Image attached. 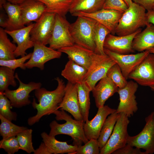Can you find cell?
Instances as JSON below:
<instances>
[{"instance_id": "obj_1", "label": "cell", "mask_w": 154, "mask_h": 154, "mask_svg": "<svg viewBox=\"0 0 154 154\" xmlns=\"http://www.w3.org/2000/svg\"><path fill=\"white\" fill-rule=\"evenodd\" d=\"M55 80L58 85L54 90L50 91L41 87L35 90V95L38 103L34 98L32 104L37 112L35 115L28 118L27 123L30 126L38 122L43 116L52 114L58 110L65 94L66 85L63 80L59 77H57Z\"/></svg>"}, {"instance_id": "obj_2", "label": "cell", "mask_w": 154, "mask_h": 154, "mask_svg": "<svg viewBox=\"0 0 154 154\" xmlns=\"http://www.w3.org/2000/svg\"><path fill=\"white\" fill-rule=\"evenodd\" d=\"M52 114L55 115L57 120H64L66 122L60 124L55 120L52 121L49 124L50 129L49 135L54 137L60 134L68 135L73 139V145L78 147L88 141L84 131L85 122L83 120H78L72 119L65 111L62 109L57 110Z\"/></svg>"}, {"instance_id": "obj_3", "label": "cell", "mask_w": 154, "mask_h": 154, "mask_svg": "<svg viewBox=\"0 0 154 154\" xmlns=\"http://www.w3.org/2000/svg\"><path fill=\"white\" fill-rule=\"evenodd\" d=\"M146 9L132 2L120 18L115 31L119 36L133 33L148 23L146 18Z\"/></svg>"}, {"instance_id": "obj_4", "label": "cell", "mask_w": 154, "mask_h": 154, "mask_svg": "<svg viewBox=\"0 0 154 154\" xmlns=\"http://www.w3.org/2000/svg\"><path fill=\"white\" fill-rule=\"evenodd\" d=\"M77 17L70 26V34L75 44L94 52V31L97 21L86 16Z\"/></svg>"}, {"instance_id": "obj_5", "label": "cell", "mask_w": 154, "mask_h": 154, "mask_svg": "<svg viewBox=\"0 0 154 154\" xmlns=\"http://www.w3.org/2000/svg\"><path fill=\"white\" fill-rule=\"evenodd\" d=\"M128 117L123 113H119L113 131L104 146L100 150V154H112L127 144L129 136L127 127Z\"/></svg>"}, {"instance_id": "obj_6", "label": "cell", "mask_w": 154, "mask_h": 154, "mask_svg": "<svg viewBox=\"0 0 154 154\" xmlns=\"http://www.w3.org/2000/svg\"><path fill=\"white\" fill-rule=\"evenodd\" d=\"M70 25L65 17L56 14L52 33L48 43L49 47L58 50L75 44L70 31Z\"/></svg>"}, {"instance_id": "obj_7", "label": "cell", "mask_w": 154, "mask_h": 154, "mask_svg": "<svg viewBox=\"0 0 154 154\" xmlns=\"http://www.w3.org/2000/svg\"><path fill=\"white\" fill-rule=\"evenodd\" d=\"M145 124L142 130L134 136H129L127 143L145 150L146 154L154 153V112L145 119Z\"/></svg>"}, {"instance_id": "obj_8", "label": "cell", "mask_w": 154, "mask_h": 154, "mask_svg": "<svg viewBox=\"0 0 154 154\" xmlns=\"http://www.w3.org/2000/svg\"><path fill=\"white\" fill-rule=\"evenodd\" d=\"M116 62L106 54L100 55L94 53L91 65L88 70L84 81L91 91L98 82L106 76L110 68Z\"/></svg>"}, {"instance_id": "obj_9", "label": "cell", "mask_w": 154, "mask_h": 154, "mask_svg": "<svg viewBox=\"0 0 154 154\" xmlns=\"http://www.w3.org/2000/svg\"><path fill=\"white\" fill-rule=\"evenodd\" d=\"M15 76L19 82L18 88L13 90L8 89L3 93L10 100L12 107L20 108L31 104L29 99L30 93L40 88L42 84L40 82H34L27 84L24 83L20 79L17 73L15 74Z\"/></svg>"}, {"instance_id": "obj_10", "label": "cell", "mask_w": 154, "mask_h": 154, "mask_svg": "<svg viewBox=\"0 0 154 154\" xmlns=\"http://www.w3.org/2000/svg\"><path fill=\"white\" fill-rule=\"evenodd\" d=\"M56 14L44 12L35 23L30 32L34 43L48 44L52 33Z\"/></svg>"}, {"instance_id": "obj_11", "label": "cell", "mask_w": 154, "mask_h": 154, "mask_svg": "<svg viewBox=\"0 0 154 154\" xmlns=\"http://www.w3.org/2000/svg\"><path fill=\"white\" fill-rule=\"evenodd\" d=\"M138 84L131 80L128 82L124 87L118 89L119 103L116 112L124 113L128 117L132 116L138 108L135 94L138 88Z\"/></svg>"}, {"instance_id": "obj_12", "label": "cell", "mask_w": 154, "mask_h": 154, "mask_svg": "<svg viewBox=\"0 0 154 154\" xmlns=\"http://www.w3.org/2000/svg\"><path fill=\"white\" fill-rule=\"evenodd\" d=\"M105 53L119 66L122 74L127 80L134 70L150 53L148 50L136 54H120L104 48Z\"/></svg>"}, {"instance_id": "obj_13", "label": "cell", "mask_w": 154, "mask_h": 154, "mask_svg": "<svg viewBox=\"0 0 154 154\" xmlns=\"http://www.w3.org/2000/svg\"><path fill=\"white\" fill-rule=\"evenodd\" d=\"M33 47L31 58L25 63L26 68L37 67L43 70L46 62L53 59L59 58L62 55V52L41 43H34Z\"/></svg>"}, {"instance_id": "obj_14", "label": "cell", "mask_w": 154, "mask_h": 154, "mask_svg": "<svg viewBox=\"0 0 154 154\" xmlns=\"http://www.w3.org/2000/svg\"><path fill=\"white\" fill-rule=\"evenodd\" d=\"M128 78L141 86L150 87L154 85V54L149 53L129 74Z\"/></svg>"}, {"instance_id": "obj_15", "label": "cell", "mask_w": 154, "mask_h": 154, "mask_svg": "<svg viewBox=\"0 0 154 154\" xmlns=\"http://www.w3.org/2000/svg\"><path fill=\"white\" fill-rule=\"evenodd\" d=\"M123 13L113 9L103 8L93 13L80 12L72 15L84 16L93 19L106 27L111 34L115 35L116 29Z\"/></svg>"}, {"instance_id": "obj_16", "label": "cell", "mask_w": 154, "mask_h": 154, "mask_svg": "<svg viewBox=\"0 0 154 154\" xmlns=\"http://www.w3.org/2000/svg\"><path fill=\"white\" fill-rule=\"evenodd\" d=\"M141 31L140 28L133 33L122 36H116L110 33L105 40L104 48L120 54L133 53L135 51L132 47L133 41L135 36Z\"/></svg>"}, {"instance_id": "obj_17", "label": "cell", "mask_w": 154, "mask_h": 154, "mask_svg": "<svg viewBox=\"0 0 154 154\" xmlns=\"http://www.w3.org/2000/svg\"><path fill=\"white\" fill-rule=\"evenodd\" d=\"M116 110L110 108L108 105L98 108L97 113L91 120L85 122L84 125V132L87 138L97 139L107 117L116 112Z\"/></svg>"}, {"instance_id": "obj_18", "label": "cell", "mask_w": 154, "mask_h": 154, "mask_svg": "<svg viewBox=\"0 0 154 154\" xmlns=\"http://www.w3.org/2000/svg\"><path fill=\"white\" fill-rule=\"evenodd\" d=\"M35 23H31L27 26L17 30L8 31L5 29L7 34L12 38L13 42L17 44L14 54L16 57H23L27 54L26 51L33 47L34 43L32 40L30 32Z\"/></svg>"}, {"instance_id": "obj_19", "label": "cell", "mask_w": 154, "mask_h": 154, "mask_svg": "<svg viewBox=\"0 0 154 154\" xmlns=\"http://www.w3.org/2000/svg\"><path fill=\"white\" fill-rule=\"evenodd\" d=\"M71 114L77 120H83L78 101L77 84L68 82L65 86V94L58 107Z\"/></svg>"}, {"instance_id": "obj_20", "label": "cell", "mask_w": 154, "mask_h": 154, "mask_svg": "<svg viewBox=\"0 0 154 154\" xmlns=\"http://www.w3.org/2000/svg\"><path fill=\"white\" fill-rule=\"evenodd\" d=\"M118 89L112 80L106 76L101 79L91 91L97 108L104 106L106 100L117 92Z\"/></svg>"}, {"instance_id": "obj_21", "label": "cell", "mask_w": 154, "mask_h": 154, "mask_svg": "<svg viewBox=\"0 0 154 154\" xmlns=\"http://www.w3.org/2000/svg\"><path fill=\"white\" fill-rule=\"evenodd\" d=\"M66 54L69 59L82 66L88 70L92 63L94 52L76 44L62 48L57 50Z\"/></svg>"}, {"instance_id": "obj_22", "label": "cell", "mask_w": 154, "mask_h": 154, "mask_svg": "<svg viewBox=\"0 0 154 154\" xmlns=\"http://www.w3.org/2000/svg\"><path fill=\"white\" fill-rule=\"evenodd\" d=\"M23 24L36 22L45 12L46 6L38 0H27L19 5Z\"/></svg>"}, {"instance_id": "obj_23", "label": "cell", "mask_w": 154, "mask_h": 154, "mask_svg": "<svg viewBox=\"0 0 154 154\" xmlns=\"http://www.w3.org/2000/svg\"><path fill=\"white\" fill-rule=\"evenodd\" d=\"M146 27L133 39L132 47L135 51L141 52L154 47V25L148 23Z\"/></svg>"}, {"instance_id": "obj_24", "label": "cell", "mask_w": 154, "mask_h": 154, "mask_svg": "<svg viewBox=\"0 0 154 154\" xmlns=\"http://www.w3.org/2000/svg\"><path fill=\"white\" fill-rule=\"evenodd\" d=\"M61 75L71 83L77 84L84 81L88 70L73 61L69 59Z\"/></svg>"}, {"instance_id": "obj_25", "label": "cell", "mask_w": 154, "mask_h": 154, "mask_svg": "<svg viewBox=\"0 0 154 154\" xmlns=\"http://www.w3.org/2000/svg\"><path fill=\"white\" fill-rule=\"evenodd\" d=\"M41 135L43 142L50 149L51 154H72L76 151L78 147L74 145H69L66 142L58 141L54 136H50L45 132H42Z\"/></svg>"}, {"instance_id": "obj_26", "label": "cell", "mask_w": 154, "mask_h": 154, "mask_svg": "<svg viewBox=\"0 0 154 154\" xmlns=\"http://www.w3.org/2000/svg\"><path fill=\"white\" fill-rule=\"evenodd\" d=\"M2 7L8 16L7 25L5 30L13 31L25 27L23 22L19 5L7 1Z\"/></svg>"}, {"instance_id": "obj_27", "label": "cell", "mask_w": 154, "mask_h": 154, "mask_svg": "<svg viewBox=\"0 0 154 154\" xmlns=\"http://www.w3.org/2000/svg\"><path fill=\"white\" fill-rule=\"evenodd\" d=\"M105 0H74L69 12L72 15L80 12L91 13L103 8Z\"/></svg>"}, {"instance_id": "obj_28", "label": "cell", "mask_w": 154, "mask_h": 154, "mask_svg": "<svg viewBox=\"0 0 154 154\" xmlns=\"http://www.w3.org/2000/svg\"><path fill=\"white\" fill-rule=\"evenodd\" d=\"M78 101L81 113L85 122L88 120L91 90L84 81L77 84Z\"/></svg>"}, {"instance_id": "obj_29", "label": "cell", "mask_w": 154, "mask_h": 154, "mask_svg": "<svg viewBox=\"0 0 154 154\" xmlns=\"http://www.w3.org/2000/svg\"><path fill=\"white\" fill-rule=\"evenodd\" d=\"M45 5V12L65 17L74 0H38Z\"/></svg>"}, {"instance_id": "obj_30", "label": "cell", "mask_w": 154, "mask_h": 154, "mask_svg": "<svg viewBox=\"0 0 154 154\" xmlns=\"http://www.w3.org/2000/svg\"><path fill=\"white\" fill-rule=\"evenodd\" d=\"M17 46L8 38L5 29L0 28V60H8L16 58L14 52Z\"/></svg>"}, {"instance_id": "obj_31", "label": "cell", "mask_w": 154, "mask_h": 154, "mask_svg": "<svg viewBox=\"0 0 154 154\" xmlns=\"http://www.w3.org/2000/svg\"><path fill=\"white\" fill-rule=\"evenodd\" d=\"M119 115V114L116 111L108 116L106 119L97 139L100 150L106 145L110 137Z\"/></svg>"}, {"instance_id": "obj_32", "label": "cell", "mask_w": 154, "mask_h": 154, "mask_svg": "<svg viewBox=\"0 0 154 154\" xmlns=\"http://www.w3.org/2000/svg\"><path fill=\"white\" fill-rule=\"evenodd\" d=\"M111 33L110 31L106 27L97 22L94 31V38L95 44L94 53L100 55H105L104 44L106 37Z\"/></svg>"}, {"instance_id": "obj_33", "label": "cell", "mask_w": 154, "mask_h": 154, "mask_svg": "<svg viewBox=\"0 0 154 154\" xmlns=\"http://www.w3.org/2000/svg\"><path fill=\"white\" fill-rule=\"evenodd\" d=\"M1 123L0 134L3 139L16 136L19 133L28 128L26 127L17 125L0 115Z\"/></svg>"}, {"instance_id": "obj_34", "label": "cell", "mask_w": 154, "mask_h": 154, "mask_svg": "<svg viewBox=\"0 0 154 154\" xmlns=\"http://www.w3.org/2000/svg\"><path fill=\"white\" fill-rule=\"evenodd\" d=\"M14 70L9 67L1 66L0 67V92L3 93L8 89L9 85L15 87L17 83Z\"/></svg>"}, {"instance_id": "obj_35", "label": "cell", "mask_w": 154, "mask_h": 154, "mask_svg": "<svg viewBox=\"0 0 154 154\" xmlns=\"http://www.w3.org/2000/svg\"><path fill=\"white\" fill-rule=\"evenodd\" d=\"M32 131L31 129H28L16 136L20 149L29 154L34 153L35 150L32 142Z\"/></svg>"}, {"instance_id": "obj_36", "label": "cell", "mask_w": 154, "mask_h": 154, "mask_svg": "<svg viewBox=\"0 0 154 154\" xmlns=\"http://www.w3.org/2000/svg\"><path fill=\"white\" fill-rule=\"evenodd\" d=\"M106 76L112 80L119 88L124 87L127 84L128 81L123 76L120 68L116 63L110 68Z\"/></svg>"}, {"instance_id": "obj_37", "label": "cell", "mask_w": 154, "mask_h": 154, "mask_svg": "<svg viewBox=\"0 0 154 154\" xmlns=\"http://www.w3.org/2000/svg\"><path fill=\"white\" fill-rule=\"evenodd\" d=\"M12 106L10 100L3 93L0 92V115L11 121H16L17 114L11 110Z\"/></svg>"}, {"instance_id": "obj_38", "label": "cell", "mask_w": 154, "mask_h": 154, "mask_svg": "<svg viewBox=\"0 0 154 154\" xmlns=\"http://www.w3.org/2000/svg\"><path fill=\"white\" fill-rule=\"evenodd\" d=\"M100 152L98 140L92 139L83 145L78 147L76 151L72 154H100Z\"/></svg>"}, {"instance_id": "obj_39", "label": "cell", "mask_w": 154, "mask_h": 154, "mask_svg": "<svg viewBox=\"0 0 154 154\" xmlns=\"http://www.w3.org/2000/svg\"><path fill=\"white\" fill-rule=\"evenodd\" d=\"M32 54V52L18 59L8 60H0V66L9 67L14 70L18 68L25 70L26 68L25 66V63L27 60L30 58Z\"/></svg>"}, {"instance_id": "obj_40", "label": "cell", "mask_w": 154, "mask_h": 154, "mask_svg": "<svg viewBox=\"0 0 154 154\" xmlns=\"http://www.w3.org/2000/svg\"><path fill=\"white\" fill-rule=\"evenodd\" d=\"M0 148L3 149L8 154H13L20 149L15 136L2 139L0 141Z\"/></svg>"}, {"instance_id": "obj_41", "label": "cell", "mask_w": 154, "mask_h": 154, "mask_svg": "<svg viewBox=\"0 0 154 154\" xmlns=\"http://www.w3.org/2000/svg\"><path fill=\"white\" fill-rule=\"evenodd\" d=\"M128 7L124 0H105L103 8L113 9L124 13Z\"/></svg>"}, {"instance_id": "obj_42", "label": "cell", "mask_w": 154, "mask_h": 154, "mask_svg": "<svg viewBox=\"0 0 154 154\" xmlns=\"http://www.w3.org/2000/svg\"><path fill=\"white\" fill-rule=\"evenodd\" d=\"M113 154H146L145 151L142 152L141 149L133 147L127 144L122 147L116 150Z\"/></svg>"}, {"instance_id": "obj_43", "label": "cell", "mask_w": 154, "mask_h": 154, "mask_svg": "<svg viewBox=\"0 0 154 154\" xmlns=\"http://www.w3.org/2000/svg\"><path fill=\"white\" fill-rule=\"evenodd\" d=\"M132 1L142 6L147 11L154 8V0H132Z\"/></svg>"}, {"instance_id": "obj_44", "label": "cell", "mask_w": 154, "mask_h": 154, "mask_svg": "<svg viewBox=\"0 0 154 154\" xmlns=\"http://www.w3.org/2000/svg\"><path fill=\"white\" fill-rule=\"evenodd\" d=\"M34 154H51L50 150L43 142L42 143L38 148L35 149L33 153Z\"/></svg>"}, {"instance_id": "obj_45", "label": "cell", "mask_w": 154, "mask_h": 154, "mask_svg": "<svg viewBox=\"0 0 154 154\" xmlns=\"http://www.w3.org/2000/svg\"><path fill=\"white\" fill-rule=\"evenodd\" d=\"M146 18L148 23H151L154 25V8L147 11Z\"/></svg>"}, {"instance_id": "obj_46", "label": "cell", "mask_w": 154, "mask_h": 154, "mask_svg": "<svg viewBox=\"0 0 154 154\" xmlns=\"http://www.w3.org/2000/svg\"><path fill=\"white\" fill-rule=\"evenodd\" d=\"M7 18H5L3 14L2 13L0 15V26L2 28H6L7 25Z\"/></svg>"}, {"instance_id": "obj_47", "label": "cell", "mask_w": 154, "mask_h": 154, "mask_svg": "<svg viewBox=\"0 0 154 154\" xmlns=\"http://www.w3.org/2000/svg\"><path fill=\"white\" fill-rule=\"evenodd\" d=\"M27 0H6L7 1L9 2L12 3L19 5Z\"/></svg>"}, {"instance_id": "obj_48", "label": "cell", "mask_w": 154, "mask_h": 154, "mask_svg": "<svg viewBox=\"0 0 154 154\" xmlns=\"http://www.w3.org/2000/svg\"><path fill=\"white\" fill-rule=\"evenodd\" d=\"M7 1L6 0H0V7L2 9L3 8L2 6Z\"/></svg>"}, {"instance_id": "obj_49", "label": "cell", "mask_w": 154, "mask_h": 154, "mask_svg": "<svg viewBox=\"0 0 154 154\" xmlns=\"http://www.w3.org/2000/svg\"><path fill=\"white\" fill-rule=\"evenodd\" d=\"M129 7L132 2V0H124Z\"/></svg>"}, {"instance_id": "obj_50", "label": "cell", "mask_w": 154, "mask_h": 154, "mask_svg": "<svg viewBox=\"0 0 154 154\" xmlns=\"http://www.w3.org/2000/svg\"><path fill=\"white\" fill-rule=\"evenodd\" d=\"M150 53L154 54V47L150 48L147 50Z\"/></svg>"}, {"instance_id": "obj_51", "label": "cell", "mask_w": 154, "mask_h": 154, "mask_svg": "<svg viewBox=\"0 0 154 154\" xmlns=\"http://www.w3.org/2000/svg\"><path fill=\"white\" fill-rule=\"evenodd\" d=\"M150 87L152 90L154 91V85L151 86Z\"/></svg>"}]
</instances>
